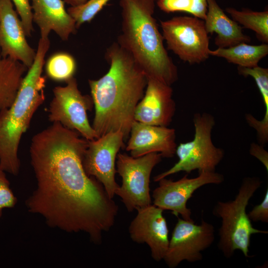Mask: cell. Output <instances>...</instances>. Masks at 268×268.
<instances>
[{
	"mask_svg": "<svg viewBox=\"0 0 268 268\" xmlns=\"http://www.w3.org/2000/svg\"><path fill=\"white\" fill-rule=\"evenodd\" d=\"M88 141L57 122L34 135L29 151L37 187L26 204L49 226L83 232L99 244L103 233L114 226L119 207L84 169Z\"/></svg>",
	"mask_w": 268,
	"mask_h": 268,
	"instance_id": "obj_1",
	"label": "cell"
},
{
	"mask_svg": "<svg viewBox=\"0 0 268 268\" xmlns=\"http://www.w3.org/2000/svg\"><path fill=\"white\" fill-rule=\"evenodd\" d=\"M108 72L88 80L95 108L92 127L97 138L116 131L127 138L138 103L144 95L147 78L130 53L117 42L106 50Z\"/></svg>",
	"mask_w": 268,
	"mask_h": 268,
	"instance_id": "obj_2",
	"label": "cell"
},
{
	"mask_svg": "<svg viewBox=\"0 0 268 268\" xmlns=\"http://www.w3.org/2000/svg\"><path fill=\"white\" fill-rule=\"evenodd\" d=\"M156 0H120L122 33L117 42L125 48L147 78L171 85L178 69L165 49L153 16Z\"/></svg>",
	"mask_w": 268,
	"mask_h": 268,
	"instance_id": "obj_3",
	"label": "cell"
},
{
	"mask_svg": "<svg viewBox=\"0 0 268 268\" xmlns=\"http://www.w3.org/2000/svg\"><path fill=\"white\" fill-rule=\"evenodd\" d=\"M50 46L49 37H40L34 62L28 69L10 106L0 111V168L13 175L19 173L18 147L37 109L45 101L46 79L42 75Z\"/></svg>",
	"mask_w": 268,
	"mask_h": 268,
	"instance_id": "obj_4",
	"label": "cell"
},
{
	"mask_svg": "<svg viewBox=\"0 0 268 268\" xmlns=\"http://www.w3.org/2000/svg\"><path fill=\"white\" fill-rule=\"evenodd\" d=\"M261 184L262 181L258 177H246L234 200L218 201L214 206L213 215L221 220L217 246L227 259L230 258L236 250L240 251L246 258L250 257L252 235L268 233V231L254 227L246 213L249 201Z\"/></svg>",
	"mask_w": 268,
	"mask_h": 268,
	"instance_id": "obj_5",
	"label": "cell"
},
{
	"mask_svg": "<svg viewBox=\"0 0 268 268\" xmlns=\"http://www.w3.org/2000/svg\"><path fill=\"white\" fill-rule=\"evenodd\" d=\"M193 120V139L177 146L175 154L178 161L169 169L154 177V181L180 172L187 174L194 170H198L199 173L214 172L222 160L224 150L216 147L212 140V132L215 125L213 116L206 112L197 113L194 115Z\"/></svg>",
	"mask_w": 268,
	"mask_h": 268,
	"instance_id": "obj_6",
	"label": "cell"
},
{
	"mask_svg": "<svg viewBox=\"0 0 268 268\" xmlns=\"http://www.w3.org/2000/svg\"><path fill=\"white\" fill-rule=\"evenodd\" d=\"M156 152L134 157L125 153L117 156L116 172L122 178V185L115 195L119 196L129 212L151 204L150 179L154 167L162 160Z\"/></svg>",
	"mask_w": 268,
	"mask_h": 268,
	"instance_id": "obj_7",
	"label": "cell"
},
{
	"mask_svg": "<svg viewBox=\"0 0 268 268\" xmlns=\"http://www.w3.org/2000/svg\"><path fill=\"white\" fill-rule=\"evenodd\" d=\"M167 48L181 60L200 64L210 56L209 37L203 20L195 16H175L160 22Z\"/></svg>",
	"mask_w": 268,
	"mask_h": 268,
	"instance_id": "obj_8",
	"label": "cell"
},
{
	"mask_svg": "<svg viewBox=\"0 0 268 268\" xmlns=\"http://www.w3.org/2000/svg\"><path fill=\"white\" fill-rule=\"evenodd\" d=\"M66 82L65 86L53 89L54 97L48 111L49 121L77 132L88 140L97 138L87 117V111L94 105L91 96L82 94L74 77Z\"/></svg>",
	"mask_w": 268,
	"mask_h": 268,
	"instance_id": "obj_9",
	"label": "cell"
},
{
	"mask_svg": "<svg viewBox=\"0 0 268 268\" xmlns=\"http://www.w3.org/2000/svg\"><path fill=\"white\" fill-rule=\"evenodd\" d=\"M178 217L163 259L170 268H175L183 261H201L202 252L211 246L215 240L213 225L201 218L200 224L194 220Z\"/></svg>",
	"mask_w": 268,
	"mask_h": 268,
	"instance_id": "obj_10",
	"label": "cell"
},
{
	"mask_svg": "<svg viewBox=\"0 0 268 268\" xmlns=\"http://www.w3.org/2000/svg\"><path fill=\"white\" fill-rule=\"evenodd\" d=\"M188 174L180 179L174 181L163 178L158 182V186L152 192L153 204L164 210H169L176 216L181 215L182 218L193 220L192 212L188 208V201L194 193L201 187L208 184L218 185L224 180V176L214 172L199 173L195 178H189Z\"/></svg>",
	"mask_w": 268,
	"mask_h": 268,
	"instance_id": "obj_11",
	"label": "cell"
},
{
	"mask_svg": "<svg viewBox=\"0 0 268 268\" xmlns=\"http://www.w3.org/2000/svg\"><path fill=\"white\" fill-rule=\"evenodd\" d=\"M124 140L121 131L109 133L89 140L83 159L86 173L97 179L111 199L120 186L115 180V161L120 149L124 147Z\"/></svg>",
	"mask_w": 268,
	"mask_h": 268,
	"instance_id": "obj_12",
	"label": "cell"
},
{
	"mask_svg": "<svg viewBox=\"0 0 268 268\" xmlns=\"http://www.w3.org/2000/svg\"><path fill=\"white\" fill-rule=\"evenodd\" d=\"M129 227L131 239L138 244H146L152 259L156 262L163 260L169 242L167 223L163 210L154 204L140 208Z\"/></svg>",
	"mask_w": 268,
	"mask_h": 268,
	"instance_id": "obj_13",
	"label": "cell"
},
{
	"mask_svg": "<svg viewBox=\"0 0 268 268\" xmlns=\"http://www.w3.org/2000/svg\"><path fill=\"white\" fill-rule=\"evenodd\" d=\"M23 25L11 0H0V51L3 58L21 62L29 68L36 52L28 44Z\"/></svg>",
	"mask_w": 268,
	"mask_h": 268,
	"instance_id": "obj_14",
	"label": "cell"
},
{
	"mask_svg": "<svg viewBox=\"0 0 268 268\" xmlns=\"http://www.w3.org/2000/svg\"><path fill=\"white\" fill-rule=\"evenodd\" d=\"M145 89L135 109L134 121L150 125L168 127L176 112L171 85L148 78Z\"/></svg>",
	"mask_w": 268,
	"mask_h": 268,
	"instance_id": "obj_15",
	"label": "cell"
},
{
	"mask_svg": "<svg viewBox=\"0 0 268 268\" xmlns=\"http://www.w3.org/2000/svg\"><path fill=\"white\" fill-rule=\"evenodd\" d=\"M126 148L131 156L138 157L156 152L172 158L176 153V131L168 127L148 125L134 121Z\"/></svg>",
	"mask_w": 268,
	"mask_h": 268,
	"instance_id": "obj_16",
	"label": "cell"
},
{
	"mask_svg": "<svg viewBox=\"0 0 268 268\" xmlns=\"http://www.w3.org/2000/svg\"><path fill=\"white\" fill-rule=\"evenodd\" d=\"M33 22L39 27L41 38L54 31L63 41L75 33L76 23L65 7L64 0H30Z\"/></svg>",
	"mask_w": 268,
	"mask_h": 268,
	"instance_id": "obj_17",
	"label": "cell"
},
{
	"mask_svg": "<svg viewBox=\"0 0 268 268\" xmlns=\"http://www.w3.org/2000/svg\"><path fill=\"white\" fill-rule=\"evenodd\" d=\"M203 20L208 34H216L214 43L218 48L231 47L251 41L250 37L243 33L242 27L225 14L216 0H207V10Z\"/></svg>",
	"mask_w": 268,
	"mask_h": 268,
	"instance_id": "obj_18",
	"label": "cell"
},
{
	"mask_svg": "<svg viewBox=\"0 0 268 268\" xmlns=\"http://www.w3.org/2000/svg\"><path fill=\"white\" fill-rule=\"evenodd\" d=\"M28 69L20 62L3 58L0 51V111L13 102Z\"/></svg>",
	"mask_w": 268,
	"mask_h": 268,
	"instance_id": "obj_19",
	"label": "cell"
},
{
	"mask_svg": "<svg viewBox=\"0 0 268 268\" xmlns=\"http://www.w3.org/2000/svg\"><path fill=\"white\" fill-rule=\"evenodd\" d=\"M210 56L223 58L228 62L244 67L258 66L259 62L268 54V45L263 43L259 45L241 43L228 48H218L209 50Z\"/></svg>",
	"mask_w": 268,
	"mask_h": 268,
	"instance_id": "obj_20",
	"label": "cell"
},
{
	"mask_svg": "<svg viewBox=\"0 0 268 268\" xmlns=\"http://www.w3.org/2000/svg\"><path fill=\"white\" fill-rule=\"evenodd\" d=\"M232 19L244 28L255 32L257 38L264 43H268V11H253L248 9L237 10L226 8Z\"/></svg>",
	"mask_w": 268,
	"mask_h": 268,
	"instance_id": "obj_21",
	"label": "cell"
},
{
	"mask_svg": "<svg viewBox=\"0 0 268 268\" xmlns=\"http://www.w3.org/2000/svg\"><path fill=\"white\" fill-rule=\"evenodd\" d=\"M45 64L47 76L56 81L67 82L74 77L76 69L74 58L65 52L53 54Z\"/></svg>",
	"mask_w": 268,
	"mask_h": 268,
	"instance_id": "obj_22",
	"label": "cell"
},
{
	"mask_svg": "<svg viewBox=\"0 0 268 268\" xmlns=\"http://www.w3.org/2000/svg\"><path fill=\"white\" fill-rule=\"evenodd\" d=\"M156 3L165 12H188L202 20L207 10V0H157Z\"/></svg>",
	"mask_w": 268,
	"mask_h": 268,
	"instance_id": "obj_23",
	"label": "cell"
},
{
	"mask_svg": "<svg viewBox=\"0 0 268 268\" xmlns=\"http://www.w3.org/2000/svg\"><path fill=\"white\" fill-rule=\"evenodd\" d=\"M110 0H87L82 5L70 6L67 11L75 21L76 28L90 22Z\"/></svg>",
	"mask_w": 268,
	"mask_h": 268,
	"instance_id": "obj_24",
	"label": "cell"
},
{
	"mask_svg": "<svg viewBox=\"0 0 268 268\" xmlns=\"http://www.w3.org/2000/svg\"><path fill=\"white\" fill-rule=\"evenodd\" d=\"M17 201L10 187V182L6 178L5 172L0 168V219L3 209L14 207Z\"/></svg>",
	"mask_w": 268,
	"mask_h": 268,
	"instance_id": "obj_25",
	"label": "cell"
},
{
	"mask_svg": "<svg viewBox=\"0 0 268 268\" xmlns=\"http://www.w3.org/2000/svg\"><path fill=\"white\" fill-rule=\"evenodd\" d=\"M21 19L26 36H31L33 31V13L30 0H11Z\"/></svg>",
	"mask_w": 268,
	"mask_h": 268,
	"instance_id": "obj_26",
	"label": "cell"
},
{
	"mask_svg": "<svg viewBox=\"0 0 268 268\" xmlns=\"http://www.w3.org/2000/svg\"><path fill=\"white\" fill-rule=\"evenodd\" d=\"M248 215L251 221L268 222V189L266 192L263 201L254 206Z\"/></svg>",
	"mask_w": 268,
	"mask_h": 268,
	"instance_id": "obj_27",
	"label": "cell"
},
{
	"mask_svg": "<svg viewBox=\"0 0 268 268\" xmlns=\"http://www.w3.org/2000/svg\"><path fill=\"white\" fill-rule=\"evenodd\" d=\"M250 153L257 158L268 171V153L264 149L263 145L252 143L250 147Z\"/></svg>",
	"mask_w": 268,
	"mask_h": 268,
	"instance_id": "obj_28",
	"label": "cell"
},
{
	"mask_svg": "<svg viewBox=\"0 0 268 268\" xmlns=\"http://www.w3.org/2000/svg\"><path fill=\"white\" fill-rule=\"evenodd\" d=\"M87 0H64V2L70 6H77L83 4Z\"/></svg>",
	"mask_w": 268,
	"mask_h": 268,
	"instance_id": "obj_29",
	"label": "cell"
}]
</instances>
